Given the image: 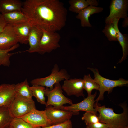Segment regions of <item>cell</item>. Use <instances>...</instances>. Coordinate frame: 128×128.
<instances>
[{"label": "cell", "instance_id": "cell-1", "mask_svg": "<svg viewBox=\"0 0 128 128\" xmlns=\"http://www.w3.org/2000/svg\"><path fill=\"white\" fill-rule=\"evenodd\" d=\"M21 12L32 25L49 31H60L66 24L67 10L58 0H26Z\"/></svg>", "mask_w": 128, "mask_h": 128}, {"label": "cell", "instance_id": "cell-2", "mask_svg": "<svg viewBox=\"0 0 128 128\" xmlns=\"http://www.w3.org/2000/svg\"><path fill=\"white\" fill-rule=\"evenodd\" d=\"M94 105L99 113L98 117L100 122L108 124L112 128H122L128 126V109L125 104L120 105L123 111L119 114L115 113L112 108L106 107L105 105L99 106L96 103Z\"/></svg>", "mask_w": 128, "mask_h": 128}, {"label": "cell", "instance_id": "cell-3", "mask_svg": "<svg viewBox=\"0 0 128 128\" xmlns=\"http://www.w3.org/2000/svg\"><path fill=\"white\" fill-rule=\"evenodd\" d=\"M87 69L93 73L94 77V80L100 87L99 90V95L97 98L95 100L96 104H97L99 101L103 100L104 93L105 91H107L109 94L112 92L114 88L125 86L128 84V80L122 78L117 80L109 79L101 76L99 74L98 69L96 68L88 67Z\"/></svg>", "mask_w": 128, "mask_h": 128}, {"label": "cell", "instance_id": "cell-4", "mask_svg": "<svg viewBox=\"0 0 128 128\" xmlns=\"http://www.w3.org/2000/svg\"><path fill=\"white\" fill-rule=\"evenodd\" d=\"M8 107L13 118H21L36 109L32 98H25L16 94Z\"/></svg>", "mask_w": 128, "mask_h": 128}, {"label": "cell", "instance_id": "cell-5", "mask_svg": "<svg viewBox=\"0 0 128 128\" xmlns=\"http://www.w3.org/2000/svg\"><path fill=\"white\" fill-rule=\"evenodd\" d=\"M70 75L66 69H62L59 70L58 66L56 64L54 65L50 74L46 77L35 79L32 80L31 83L32 85H37L45 86L52 90L55 84L59 83L64 80L68 79Z\"/></svg>", "mask_w": 128, "mask_h": 128}, {"label": "cell", "instance_id": "cell-6", "mask_svg": "<svg viewBox=\"0 0 128 128\" xmlns=\"http://www.w3.org/2000/svg\"><path fill=\"white\" fill-rule=\"evenodd\" d=\"M54 86V87L52 90L47 87L45 89V95L48 98L45 105L46 107L51 105L54 108L60 109L64 104H73L72 100L65 97L63 94L59 83L55 84Z\"/></svg>", "mask_w": 128, "mask_h": 128}, {"label": "cell", "instance_id": "cell-7", "mask_svg": "<svg viewBox=\"0 0 128 128\" xmlns=\"http://www.w3.org/2000/svg\"><path fill=\"white\" fill-rule=\"evenodd\" d=\"M43 33L39 46L41 54L50 53L60 47L59 43L61 36L56 32H51L42 29Z\"/></svg>", "mask_w": 128, "mask_h": 128}, {"label": "cell", "instance_id": "cell-8", "mask_svg": "<svg viewBox=\"0 0 128 128\" xmlns=\"http://www.w3.org/2000/svg\"><path fill=\"white\" fill-rule=\"evenodd\" d=\"M128 0H112L110 5V13L106 18V24L112 23L115 19H124L127 17Z\"/></svg>", "mask_w": 128, "mask_h": 128}, {"label": "cell", "instance_id": "cell-9", "mask_svg": "<svg viewBox=\"0 0 128 128\" xmlns=\"http://www.w3.org/2000/svg\"><path fill=\"white\" fill-rule=\"evenodd\" d=\"M97 94L96 91L94 94L87 96L81 102L69 106H63L60 109L72 112L74 115L78 114L79 111H82L91 112L97 115V111L94 107L96 102L94 99Z\"/></svg>", "mask_w": 128, "mask_h": 128}, {"label": "cell", "instance_id": "cell-10", "mask_svg": "<svg viewBox=\"0 0 128 128\" xmlns=\"http://www.w3.org/2000/svg\"><path fill=\"white\" fill-rule=\"evenodd\" d=\"M34 127H43L51 125L45 110L34 109L21 118Z\"/></svg>", "mask_w": 128, "mask_h": 128}, {"label": "cell", "instance_id": "cell-11", "mask_svg": "<svg viewBox=\"0 0 128 128\" xmlns=\"http://www.w3.org/2000/svg\"><path fill=\"white\" fill-rule=\"evenodd\" d=\"M45 110L51 125L61 123L70 120L73 114L72 112L55 109L51 105L46 107Z\"/></svg>", "mask_w": 128, "mask_h": 128}, {"label": "cell", "instance_id": "cell-12", "mask_svg": "<svg viewBox=\"0 0 128 128\" xmlns=\"http://www.w3.org/2000/svg\"><path fill=\"white\" fill-rule=\"evenodd\" d=\"M18 42L13 26L7 24L3 30L0 32V50L9 49Z\"/></svg>", "mask_w": 128, "mask_h": 128}, {"label": "cell", "instance_id": "cell-13", "mask_svg": "<svg viewBox=\"0 0 128 128\" xmlns=\"http://www.w3.org/2000/svg\"><path fill=\"white\" fill-rule=\"evenodd\" d=\"M61 88L68 96L75 95L78 97L84 96L83 82L81 78L65 80Z\"/></svg>", "mask_w": 128, "mask_h": 128}, {"label": "cell", "instance_id": "cell-14", "mask_svg": "<svg viewBox=\"0 0 128 128\" xmlns=\"http://www.w3.org/2000/svg\"><path fill=\"white\" fill-rule=\"evenodd\" d=\"M43 33L42 29L37 26L32 25L28 39L29 47L24 52H38L41 54L39 44Z\"/></svg>", "mask_w": 128, "mask_h": 128}, {"label": "cell", "instance_id": "cell-15", "mask_svg": "<svg viewBox=\"0 0 128 128\" xmlns=\"http://www.w3.org/2000/svg\"><path fill=\"white\" fill-rule=\"evenodd\" d=\"M15 94V84L4 83L0 85V107H8Z\"/></svg>", "mask_w": 128, "mask_h": 128}, {"label": "cell", "instance_id": "cell-16", "mask_svg": "<svg viewBox=\"0 0 128 128\" xmlns=\"http://www.w3.org/2000/svg\"><path fill=\"white\" fill-rule=\"evenodd\" d=\"M103 10L102 7L90 5L80 11L76 17L80 20L81 26L91 27L92 25L89 22V17L94 14L102 12Z\"/></svg>", "mask_w": 128, "mask_h": 128}, {"label": "cell", "instance_id": "cell-17", "mask_svg": "<svg viewBox=\"0 0 128 128\" xmlns=\"http://www.w3.org/2000/svg\"><path fill=\"white\" fill-rule=\"evenodd\" d=\"M11 25L18 38V42L22 44L28 43V37L32 27L29 22Z\"/></svg>", "mask_w": 128, "mask_h": 128}, {"label": "cell", "instance_id": "cell-18", "mask_svg": "<svg viewBox=\"0 0 128 128\" xmlns=\"http://www.w3.org/2000/svg\"><path fill=\"white\" fill-rule=\"evenodd\" d=\"M2 14L7 24L12 25L29 22L27 17L21 11H15Z\"/></svg>", "mask_w": 128, "mask_h": 128}, {"label": "cell", "instance_id": "cell-19", "mask_svg": "<svg viewBox=\"0 0 128 128\" xmlns=\"http://www.w3.org/2000/svg\"><path fill=\"white\" fill-rule=\"evenodd\" d=\"M119 19H115L113 22L117 33V40L121 46L123 53L122 57L118 63H121L125 60L128 54V37L127 34H122L119 31L118 26Z\"/></svg>", "mask_w": 128, "mask_h": 128}, {"label": "cell", "instance_id": "cell-20", "mask_svg": "<svg viewBox=\"0 0 128 128\" xmlns=\"http://www.w3.org/2000/svg\"><path fill=\"white\" fill-rule=\"evenodd\" d=\"M23 2L20 0H0V13L21 11Z\"/></svg>", "mask_w": 128, "mask_h": 128}, {"label": "cell", "instance_id": "cell-21", "mask_svg": "<svg viewBox=\"0 0 128 128\" xmlns=\"http://www.w3.org/2000/svg\"><path fill=\"white\" fill-rule=\"evenodd\" d=\"M68 3L70 5L69 10L78 14L90 5L97 6L98 5V2L95 0H70Z\"/></svg>", "mask_w": 128, "mask_h": 128}, {"label": "cell", "instance_id": "cell-22", "mask_svg": "<svg viewBox=\"0 0 128 128\" xmlns=\"http://www.w3.org/2000/svg\"><path fill=\"white\" fill-rule=\"evenodd\" d=\"M16 94L25 98L31 99L33 96L32 91L26 79L23 82L15 84Z\"/></svg>", "mask_w": 128, "mask_h": 128}, {"label": "cell", "instance_id": "cell-23", "mask_svg": "<svg viewBox=\"0 0 128 128\" xmlns=\"http://www.w3.org/2000/svg\"><path fill=\"white\" fill-rule=\"evenodd\" d=\"M13 118L8 107H0V128H5L9 126Z\"/></svg>", "mask_w": 128, "mask_h": 128}, {"label": "cell", "instance_id": "cell-24", "mask_svg": "<svg viewBox=\"0 0 128 128\" xmlns=\"http://www.w3.org/2000/svg\"><path fill=\"white\" fill-rule=\"evenodd\" d=\"M19 46L18 43L10 48L5 50H0V66L1 65L9 67L10 64V58L16 53H10V52L13 51Z\"/></svg>", "mask_w": 128, "mask_h": 128}, {"label": "cell", "instance_id": "cell-25", "mask_svg": "<svg viewBox=\"0 0 128 128\" xmlns=\"http://www.w3.org/2000/svg\"><path fill=\"white\" fill-rule=\"evenodd\" d=\"M83 79L84 89L87 92V96L91 95L93 90H99L100 88L99 85L91 78L90 74L85 75Z\"/></svg>", "mask_w": 128, "mask_h": 128}, {"label": "cell", "instance_id": "cell-26", "mask_svg": "<svg viewBox=\"0 0 128 128\" xmlns=\"http://www.w3.org/2000/svg\"><path fill=\"white\" fill-rule=\"evenodd\" d=\"M33 95L37 101L41 104L46 105L45 90L44 87L41 86L34 85L31 87Z\"/></svg>", "mask_w": 128, "mask_h": 128}, {"label": "cell", "instance_id": "cell-27", "mask_svg": "<svg viewBox=\"0 0 128 128\" xmlns=\"http://www.w3.org/2000/svg\"><path fill=\"white\" fill-rule=\"evenodd\" d=\"M102 32L109 41H118L117 33L113 23L106 24Z\"/></svg>", "mask_w": 128, "mask_h": 128}, {"label": "cell", "instance_id": "cell-28", "mask_svg": "<svg viewBox=\"0 0 128 128\" xmlns=\"http://www.w3.org/2000/svg\"><path fill=\"white\" fill-rule=\"evenodd\" d=\"M12 128H37L21 118H13L10 124Z\"/></svg>", "mask_w": 128, "mask_h": 128}, {"label": "cell", "instance_id": "cell-29", "mask_svg": "<svg viewBox=\"0 0 128 128\" xmlns=\"http://www.w3.org/2000/svg\"><path fill=\"white\" fill-rule=\"evenodd\" d=\"M81 119L84 121L87 126L100 122L98 117L90 112H86Z\"/></svg>", "mask_w": 128, "mask_h": 128}, {"label": "cell", "instance_id": "cell-30", "mask_svg": "<svg viewBox=\"0 0 128 128\" xmlns=\"http://www.w3.org/2000/svg\"><path fill=\"white\" fill-rule=\"evenodd\" d=\"M71 122L69 120L62 123L55 125L41 127V128H72Z\"/></svg>", "mask_w": 128, "mask_h": 128}, {"label": "cell", "instance_id": "cell-31", "mask_svg": "<svg viewBox=\"0 0 128 128\" xmlns=\"http://www.w3.org/2000/svg\"><path fill=\"white\" fill-rule=\"evenodd\" d=\"M86 128H112L110 125L99 122L93 124L87 125Z\"/></svg>", "mask_w": 128, "mask_h": 128}, {"label": "cell", "instance_id": "cell-32", "mask_svg": "<svg viewBox=\"0 0 128 128\" xmlns=\"http://www.w3.org/2000/svg\"><path fill=\"white\" fill-rule=\"evenodd\" d=\"M7 24L2 14L0 13V32L3 30Z\"/></svg>", "mask_w": 128, "mask_h": 128}, {"label": "cell", "instance_id": "cell-33", "mask_svg": "<svg viewBox=\"0 0 128 128\" xmlns=\"http://www.w3.org/2000/svg\"><path fill=\"white\" fill-rule=\"evenodd\" d=\"M124 19L123 22L122 26L124 28H126L128 25V17H127Z\"/></svg>", "mask_w": 128, "mask_h": 128}, {"label": "cell", "instance_id": "cell-34", "mask_svg": "<svg viewBox=\"0 0 128 128\" xmlns=\"http://www.w3.org/2000/svg\"><path fill=\"white\" fill-rule=\"evenodd\" d=\"M5 128H12L10 126V125L6 127Z\"/></svg>", "mask_w": 128, "mask_h": 128}, {"label": "cell", "instance_id": "cell-35", "mask_svg": "<svg viewBox=\"0 0 128 128\" xmlns=\"http://www.w3.org/2000/svg\"><path fill=\"white\" fill-rule=\"evenodd\" d=\"M122 128H128V126L124 127Z\"/></svg>", "mask_w": 128, "mask_h": 128}, {"label": "cell", "instance_id": "cell-36", "mask_svg": "<svg viewBox=\"0 0 128 128\" xmlns=\"http://www.w3.org/2000/svg\"><path fill=\"white\" fill-rule=\"evenodd\" d=\"M41 127H37V128H41Z\"/></svg>", "mask_w": 128, "mask_h": 128}]
</instances>
